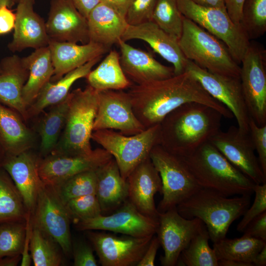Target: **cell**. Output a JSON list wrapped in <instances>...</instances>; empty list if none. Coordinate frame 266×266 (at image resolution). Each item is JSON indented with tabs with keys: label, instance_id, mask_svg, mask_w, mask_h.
<instances>
[{
	"label": "cell",
	"instance_id": "6da1fadb",
	"mask_svg": "<svg viewBox=\"0 0 266 266\" xmlns=\"http://www.w3.org/2000/svg\"><path fill=\"white\" fill-rule=\"evenodd\" d=\"M128 93L135 116L146 128L160 124L171 111L191 102L211 106L224 117H234L227 107L212 97L188 71L167 78L137 84L131 87Z\"/></svg>",
	"mask_w": 266,
	"mask_h": 266
},
{
	"label": "cell",
	"instance_id": "7a4b0ae2",
	"mask_svg": "<svg viewBox=\"0 0 266 266\" xmlns=\"http://www.w3.org/2000/svg\"><path fill=\"white\" fill-rule=\"evenodd\" d=\"M222 114L199 102L184 103L169 113L160 124V144L175 155L185 157L221 129Z\"/></svg>",
	"mask_w": 266,
	"mask_h": 266
},
{
	"label": "cell",
	"instance_id": "3957f363",
	"mask_svg": "<svg viewBox=\"0 0 266 266\" xmlns=\"http://www.w3.org/2000/svg\"><path fill=\"white\" fill-rule=\"evenodd\" d=\"M250 195L233 198L201 188L176 206L184 218H198L205 225L210 239L217 242L225 237L233 222L242 216L250 203Z\"/></svg>",
	"mask_w": 266,
	"mask_h": 266
},
{
	"label": "cell",
	"instance_id": "277c9868",
	"mask_svg": "<svg viewBox=\"0 0 266 266\" xmlns=\"http://www.w3.org/2000/svg\"><path fill=\"white\" fill-rule=\"evenodd\" d=\"M181 157L201 188L228 197L254 193L256 184L234 167L209 141Z\"/></svg>",
	"mask_w": 266,
	"mask_h": 266
},
{
	"label": "cell",
	"instance_id": "5b68a950",
	"mask_svg": "<svg viewBox=\"0 0 266 266\" xmlns=\"http://www.w3.org/2000/svg\"><path fill=\"white\" fill-rule=\"evenodd\" d=\"M69 106L65 125L51 153L78 155L90 153V140L98 104V91L88 85L68 94Z\"/></svg>",
	"mask_w": 266,
	"mask_h": 266
},
{
	"label": "cell",
	"instance_id": "8992f818",
	"mask_svg": "<svg viewBox=\"0 0 266 266\" xmlns=\"http://www.w3.org/2000/svg\"><path fill=\"white\" fill-rule=\"evenodd\" d=\"M178 43L186 58L200 67L213 73L239 78L240 66L226 45L184 16Z\"/></svg>",
	"mask_w": 266,
	"mask_h": 266
},
{
	"label": "cell",
	"instance_id": "52a82bcc",
	"mask_svg": "<svg viewBox=\"0 0 266 266\" xmlns=\"http://www.w3.org/2000/svg\"><path fill=\"white\" fill-rule=\"evenodd\" d=\"M161 125L146 128L140 133L126 135L112 130L93 131L91 139L100 145L115 160L122 177L149 157L153 148L160 144Z\"/></svg>",
	"mask_w": 266,
	"mask_h": 266
},
{
	"label": "cell",
	"instance_id": "ba28073f",
	"mask_svg": "<svg viewBox=\"0 0 266 266\" xmlns=\"http://www.w3.org/2000/svg\"><path fill=\"white\" fill-rule=\"evenodd\" d=\"M182 15L221 40L233 59L241 63L250 40L240 24L234 23L226 8L206 7L190 0H177Z\"/></svg>",
	"mask_w": 266,
	"mask_h": 266
},
{
	"label": "cell",
	"instance_id": "9c48e42d",
	"mask_svg": "<svg viewBox=\"0 0 266 266\" xmlns=\"http://www.w3.org/2000/svg\"><path fill=\"white\" fill-rule=\"evenodd\" d=\"M149 157L162 182L163 198L157 208L159 212L176 207L201 188L183 159L160 144L153 148Z\"/></svg>",
	"mask_w": 266,
	"mask_h": 266
},
{
	"label": "cell",
	"instance_id": "30bf717a",
	"mask_svg": "<svg viewBox=\"0 0 266 266\" xmlns=\"http://www.w3.org/2000/svg\"><path fill=\"white\" fill-rule=\"evenodd\" d=\"M30 222L32 227L54 239L66 257H71V219L65 204L52 186L43 183L40 187Z\"/></svg>",
	"mask_w": 266,
	"mask_h": 266
},
{
	"label": "cell",
	"instance_id": "8fae6325",
	"mask_svg": "<svg viewBox=\"0 0 266 266\" xmlns=\"http://www.w3.org/2000/svg\"><path fill=\"white\" fill-rule=\"evenodd\" d=\"M241 63L239 78L250 117L263 126L266 124V50L250 42Z\"/></svg>",
	"mask_w": 266,
	"mask_h": 266
},
{
	"label": "cell",
	"instance_id": "7c38bea8",
	"mask_svg": "<svg viewBox=\"0 0 266 266\" xmlns=\"http://www.w3.org/2000/svg\"><path fill=\"white\" fill-rule=\"evenodd\" d=\"M185 71L192 74L212 97L231 111L241 133H249L250 117L239 78L210 72L188 59Z\"/></svg>",
	"mask_w": 266,
	"mask_h": 266
},
{
	"label": "cell",
	"instance_id": "4fadbf2b",
	"mask_svg": "<svg viewBox=\"0 0 266 266\" xmlns=\"http://www.w3.org/2000/svg\"><path fill=\"white\" fill-rule=\"evenodd\" d=\"M80 231H108L136 237L153 236L158 228V219L147 216L139 212L128 200L109 215L74 223Z\"/></svg>",
	"mask_w": 266,
	"mask_h": 266
},
{
	"label": "cell",
	"instance_id": "5bb4252c",
	"mask_svg": "<svg viewBox=\"0 0 266 266\" xmlns=\"http://www.w3.org/2000/svg\"><path fill=\"white\" fill-rule=\"evenodd\" d=\"M146 128L135 116L128 93L122 90L98 91V104L93 131L116 130L132 135Z\"/></svg>",
	"mask_w": 266,
	"mask_h": 266
},
{
	"label": "cell",
	"instance_id": "9a60e30c",
	"mask_svg": "<svg viewBox=\"0 0 266 266\" xmlns=\"http://www.w3.org/2000/svg\"><path fill=\"white\" fill-rule=\"evenodd\" d=\"M85 232L102 266H136L153 236L136 237L101 231Z\"/></svg>",
	"mask_w": 266,
	"mask_h": 266
},
{
	"label": "cell",
	"instance_id": "2e32d148",
	"mask_svg": "<svg viewBox=\"0 0 266 266\" xmlns=\"http://www.w3.org/2000/svg\"><path fill=\"white\" fill-rule=\"evenodd\" d=\"M209 141L237 169L256 184L266 183L250 135L243 133L237 127L230 126L226 132L221 130Z\"/></svg>",
	"mask_w": 266,
	"mask_h": 266
},
{
	"label": "cell",
	"instance_id": "e0dca14e",
	"mask_svg": "<svg viewBox=\"0 0 266 266\" xmlns=\"http://www.w3.org/2000/svg\"><path fill=\"white\" fill-rule=\"evenodd\" d=\"M156 233L164 255L161 258L164 266L177 265L182 251L187 246L203 222L198 218L186 219L177 211L176 207L159 212Z\"/></svg>",
	"mask_w": 266,
	"mask_h": 266
},
{
	"label": "cell",
	"instance_id": "ac0fdd59",
	"mask_svg": "<svg viewBox=\"0 0 266 266\" xmlns=\"http://www.w3.org/2000/svg\"><path fill=\"white\" fill-rule=\"evenodd\" d=\"M112 158L102 148H97L84 155L51 153L43 157L39 156L38 169L43 183L55 186L80 173L96 170Z\"/></svg>",
	"mask_w": 266,
	"mask_h": 266
},
{
	"label": "cell",
	"instance_id": "d6986e66",
	"mask_svg": "<svg viewBox=\"0 0 266 266\" xmlns=\"http://www.w3.org/2000/svg\"><path fill=\"white\" fill-rule=\"evenodd\" d=\"M49 38L58 41L89 42L87 19L70 0H54L45 23Z\"/></svg>",
	"mask_w": 266,
	"mask_h": 266
},
{
	"label": "cell",
	"instance_id": "ffe728a7",
	"mask_svg": "<svg viewBox=\"0 0 266 266\" xmlns=\"http://www.w3.org/2000/svg\"><path fill=\"white\" fill-rule=\"evenodd\" d=\"M121 39H139L147 43L155 52L173 66L175 75L185 71L187 59L182 52L178 39L166 33L152 21L129 25Z\"/></svg>",
	"mask_w": 266,
	"mask_h": 266
},
{
	"label": "cell",
	"instance_id": "44dd1931",
	"mask_svg": "<svg viewBox=\"0 0 266 266\" xmlns=\"http://www.w3.org/2000/svg\"><path fill=\"white\" fill-rule=\"evenodd\" d=\"M39 159L38 154L31 150L17 156L6 157L2 167L13 181L30 216L43 183L38 169Z\"/></svg>",
	"mask_w": 266,
	"mask_h": 266
},
{
	"label": "cell",
	"instance_id": "7402d4cb",
	"mask_svg": "<svg viewBox=\"0 0 266 266\" xmlns=\"http://www.w3.org/2000/svg\"><path fill=\"white\" fill-rule=\"evenodd\" d=\"M128 200L143 214L158 218L159 212L156 207L154 196L162 193L160 175L150 157L138 165L127 178Z\"/></svg>",
	"mask_w": 266,
	"mask_h": 266
},
{
	"label": "cell",
	"instance_id": "603a6c76",
	"mask_svg": "<svg viewBox=\"0 0 266 266\" xmlns=\"http://www.w3.org/2000/svg\"><path fill=\"white\" fill-rule=\"evenodd\" d=\"M117 44L122 69L128 78L137 84L174 75L173 67L162 64L150 53L136 48L121 39Z\"/></svg>",
	"mask_w": 266,
	"mask_h": 266
},
{
	"label": "cell",
	"instance_id": "cb8c5ba5",
	"mask_svg": "<svg viewBox=\"0 0 266 266\" xmlns=\"http://www.w3.org/2000/svg\"><path fill=\"white\" fill-rule=\"evenodd\" d=\"M33 4V0L18 1L13 39L8 46L13 52L48 46L45 23L34 12Z\"/></svg>",
	"mask_w": 266,
	"mask_h": 266
},
{
	"label": "cell",
	"instance_id": "d4e9b609",
	"mask_svg": "<svg viewBox=\"0 0 266 266\" xmlns=\"http://www.w3.org/2000/svg\"><path fill=\"white\" fill-rule=\"evenodd\" d=\"M54 67L50 80L55 82L91 60L102 56L109 48L92 41L81 45L51 39L48 44Z\"/></svg>",
	"mask_w": 266,
	"mask_h": 266
},
{
	"label": "cell",
	"instance_id": "484cf974",
	"mask_svg": "<svg viewBox=\"0 0 266 266\" xmlns=\"http://www.w3.org/2000/svg\"><path fill=\"white\" fill-rule=\"evenodd\" d=\"M0 67V103L16 111L26 122L29 119L22 90L28 78L29 70L22 58L17 55L4 58Z\"/></svg>",
	"mask_w": 266,
	"mask_h": 266
},
{
	"label": "cell",
	"instance_id": "4316f807",
	"mask_svg": "<svg viewBox=\"0 0 266 266\" xmlns=\"http://www.w3.org/2000/svg\"><path fill=\"white\" fill-rule=\"evenodd\" d=\"M37 135L15 110L0 103V143L6 157L33 150Z\"/></svg>",
	"mask_w": 266,
	"mask_h": 266
},
{
	"label": "cell",
	"instance_id": "83f0119b",
	"mask_svg": "<svg viewBox=\"0 0 266 266\" xmlns=\"http://www.w3.org/2000/svg\"><path fill=\"white\" fill-rule=\"evenodd\" d=\"M95 195L99 202L102 215L112 213L128 198L127 180L124 179L115 160L112 158L96 170Z\"/></svg>",
	"mask_w": 266,
	"mask_h": 266
},
{
	"label": "cell",
	"instance_id": "f1b7e54d",
	"mask_svg": "<svg viewBox=\"0 0 266 266\" xmlns=\"http://www.w3.org/2000/svg\"><path fill=\"white\" fill-rule=\"evenodd\" d=\"M87 19L89 41L108 48L121 39L128 25L125 18L101 2L90 12Z\"/></svg>",
	"mask_w": 266,
	"mask_h": 266
},
{
	"label": "cell",
	"instance_id": "f546056e",
	"mask_svg": "<svg viewBox=\"0 0 266 266\" xmlns=\"http://www.w3.org/2000/svg\"><path fill=\"white\" fill-rule=\"evenodd\" d=\"M102 56L96 58L66 74L56 81H49L41 90L33 102L28 108L29 119L39 115L46 108L64 100L73 84L86 77Z\"/></svg>",
	"mask_w": 266,
	"mask_h": 266
},
{
	"label": "cell",
	"instance_id": "4dcf8cb0",
	"mask_svg": "<svg viewBox=\"0 0 266 266\" xmlns=\"http://www.w3.org/2000/svg\"><path fill=\"white\" fill-rule=\"evenodd\" d=\"M22 60L29 70L28 78L22 90V98L28 108L50 81L54 70L48 46L36 49Z\"/></svg>",
	"mask_w": 266,
	"mask_h": 266
},
{
	"label": "cell",
	"instance_id": "1f68e13d",
	"mask_svg": "<svg viewBox=\"0 0 266 266\" xmlns=\"http://www.w3.org/2000/svg\"><path fill=\"white\" fill-rule=\"evenodd\" d=\"M86 78L88 85L98 91L122 90L131 86L121 67L120 55L115 50H111Z\"/></svg>",
	"mask_w": 266,
	"mask_h": 266
},
{
	"label": "cell",
	"instance_id": "d6a6232c",
	"mask_svg": "<svg viewBox=\"0 0 266 266\" xmlns=\"http://www.w3.org/2000/svg\"><path fill=\"white\" fill-rule=\"evenodd\" d=\"M69 106L68 95L61 102L51 106L38 123L40 137L38 155L43 157L55 150L64 128Z\"/></svg>",
	"mask_w": 266,
	"mask_h": 266
},
{
	"label": "cell",
	"instance_id": "836d02e7",
	"mask_svg": "<svg viewBox=\"0 0 266 266\" xmlns=\"http://www.w3.org/2000/svg\"><path fill=\"white\" fill-rule=\"evenodd\" d=\"M30 215L23 198L8 173L0 168V224L25 221Z\"/></svg>",
	"mask_w": 266,
	"mask_h": 266
},
{
	"label": "cell",
	"instance_id": "e575fe53",
	"mask_svg": "<svg viewBox=\"0 0 266 266\" xmlns=\"http://www.w3.org/2000/svg\"><path fill=\"white\" fill-rule=\"evenodd\" d=\"M266 245V241L243 235L241 237H225L213 242V248L218 260H232L250 264L258 253Z\"/></svg>",
	"mask_w": 266,
	"mask_h": 266
},
{
	"label": "cell",
	"instance_id": "d590c367",
	"mask_svg": "<svg viewBox=\"0 0 266 266\" xmlns=\"http://www.w3.org/2000/svg\"><path fill=\"white\" fill-rule=\"evenodd\" d=\"M209 235L203 223L182 251L177 264L186 266H218V260L213 248L209 246Z\"/></svg>",
	"mask_w": 266,
	"mask_h": 266
},
{
	"label": "cell",
	"instance_id": "8d00e7d4",
	"mask_svg": "<svg viewBox=\"0 0 266 266\" xmlns=\"http://www.w3.org/2000/svg\"><path fill=\"white\" fill-rule=\"evenodd\" d=\"M30 249L34 266H60L63 264L65 255L59 244L51 237L32 226Z\"/></svg>",
	"mask_w": 266,
	"mask_h": 266
},
{
	"label": "cell",
	"instance_id": "74e56055",
	"mask_svg": "<svg viewBox=\"0 0 266 266\" xmlns=\"http://www.w3.org/2000/svg\"><path fill=\"white\" fill-rule=\"evenodd\" d=\"M239 24L249 40L263 36L266 31V0H245Z\"/></svg>",
	"mask_w": 266,
	"mask_h": 266
},
{
	"label": "cell",
	"instance_id": "f35d334b",
	"mask_svg": "<svg viewBox=\"0 0 266 266\" xmlns=\"http://www.w3.org/2000/svg\"><path fill=\"white\" fill-rule=\"evenodd\" d=\"M96 170L80 173L52 187L64 203L74 198L95 194L97 185Z\"/></svg>",
	"mask_w": 266,
	"mask_h": 266
},
{
	"label": "cell",
	"instance_id": "ab89813d",
	"mask_svg": "<svg viewBox=\"0 0 266 266\" xmlns=\"http://www.w3.org/2000/svg\"><path fill=\"white\" fill-rule=\"evenodd\" d=\"M183 19L177 0H157L151 21L178 39L182 32Z\"/></svg>",
	"mask_w": 266,
	"mask_h": 266
},
{
	"label": "cell",
	"instance_id": "60d3db41",
	"mask_svg": "<svg viewBox=\"0 0 266 266\" xmlns=\"http://www.w3.org/2000/svg\"><path fill=\"white\" fill-rule=\"evenodd\" d=\"M27 220L0 224V258L21 255L26 235Z\"/></svg>",
	"mask_w": 266,
	"mask_h": 266
},
{
	"label": "cell",
	"instance_id": "b9f144b4",
	"mask_svg": "<svg viewBox=\"0 0 266 266\" xmlns=\"http://www.w3.org/2000/svg\"><path fill=\"white\" fill-rule=\"evenodd\" d=\"M65 204L73 223L102 214L99 202L95 194L74 198Z\"/></svg>",
	"mask_w": 266,
	"mask_h": 266
},
{
	"label": "cell",
	"instance_id": "7bdbcfd3",
	"mask_svg": "<svg viewBox=\"0 0 266 266\" xmlns=\"http://www.w3.org/2000/svg\"><path fill=\"white\" fill-rule=\"evenodd\" d=\"M253 192L255 193L253 203L245 212L242 219L238 224L236 230L238 232H243L251 221L266 211V183L256 184Z\"/></svg>",
	"mask_w": 266,
	"mask_h": 266
},
{
	"label": "cell",
	"instance_id": "ee69618b",
	"mask_svg": "<svg viewBox=\"0 0 266 266\" xmlns=\"http://www.w3.org/2000/svg\"><path fill=\"white\" fill-rule=\"evenodd\" d=\"M157 0H133L129 7L126 20L130 25H136L151 21Z\"/></svg>",
	"mask_w": 266,
	"mask_h": 266
},
{
	"label": "cell",
	"instance_id": "f6af8a7d",
	"mask_svg": "<svg viewBox=\"0 0 266 266\" xmlns=\"http://www.w3.org/2000/svg\"><path fill=\"white\" fill-rule=\"evenodd\" d=\"M249 134L258 159L264 174L266 175V124L259 126L250 117L249 123Z\"/></svg>",
	"mask_w": 266,
	"mask_h": 266
},
{
	"label": "cell",
	"instance_id": "bcb514c9",
	"mask_svg": "<svg viewBox=\"0 0 266 266\" xmlns=\"http://www.w3.org/2000/svg\"><path fill=\"white\" fill-rule=\"evenodd\" d=\"M71 257L74 266H97L92 246L82 239L72 240Z\"/></svg>",
	"mask_w": 266,
	"mask_h": 266
},
{
	"label": "cell",
	"instance_id": "7dc6e473",
	"mask_svg": "<svg viewBox=\"0 0 266 266\" xmlns=\"http://www.w3.org/2000/svg\"><path fill=\"white\" fill-rule=\"evenodd\" d=\"M243 232V235L266 241V211L251 221Z\"/></svg>",
	"mask_w": 266,
	"mask_h": 266
},
{
	"label": "cell",
	"instance_id": "c3c4849f",
	"mask_svg": "<svg viewBox=\"0 0 266 266\" xmlns=\"http://www.w3.org/2000/svg\"><path fill=\"white\" fill-rule=\"evenodd\" d=\"M160 246L157 236L153 235L149 244L137 266H154L157 251Z\"/></svg>",
	"mask_w": 266,
	"mask_h": 266
},
{
	"label": "cell",
	"instance_id": "681fc988",
	"mask_svg": "<svg viewBox=\"0 0 266 266\" xmlns=\"http://www.w3.org/2000/svg\"><path fill=\"white\" fill-rule=\"evenodd\" d=\"M16 15L9 8L3 6L0 8V34L7 33L14 29Z\"/></svg>",
	"mask_w": 266,
	"mask_h": 266
},
{
	"label": "cell",
	"instance_id": "f907efd6",
	"mask_svg": "<svg viewBox=\"0 0 266 266\" xmlns=\"http://www.w3.org/2000/svg\"><path fill=\"white\" fill-rule=\"evenodd\" d=\"M245 0H225L227 13L233 21L239 24L243 4Z\"/></svg>",
	"mask_w": 266,
	"mask_h": 266
},
{
	"label": "cell",
	"instance_id": "816d5d0a",
	"mask_svg": "<svg viewBox=\"0 0 266 266\" xmlns=\"http://www.w3.org/2000/svg\"><path fill=\"white\" fill-rule=\"evenodd\" d=\"M27 226L26 235L23 249L21 253V266H30L32 262V256L30 249V235L32 226L30 217L27 220Z\"/></svg>",
	"mask_w": 266,
	"mask_h": 266
},
{
	"label": "cell",
	"instance_id": "f5cc1de1",
	"mask_svg": "<svg viewBox=\"0 0 266 266\" xmlns=\"http://www.w3.org/2000/svg\"><path fill=\"white\" fill-rule=\"evenodd\" d=\"M133 1V0H100V2L108 5L125 18Z\"/></svg>",
	"mask_w": 266,
	"mask_h": 266
},
{
	"label": "cell",
	"instance_id": "db71d44e",
	"mask_svg": "<svg viewBox=\"0 0 266 266\" xmlns=\"http://www.w3.org/2000/svg\"><path fill=\"white\" fill-rule=\"evenodd\" d=\"M77 10L87 18L90 12L100 2V0H70Z\"/></svg>",
	"mask_w": 266,
	"mask_h": 266
},
{
	"label": "cell",
	"instance_id": "11a10c76",
	"mask_svg": "<svg viewBox=\"0 0 266 266\" xmlns=\"http://www.w3.org/2000/svg\"><path fill=\"white\" fill-rule=\"evenodd\" d=\"M199 5L226 8L225 0H190Z\"/></svg>",
	"mask_w": 266,
	"mask_h": 266
},
{
	"label": "cell",
	"instance_id": "9f6ffc18",
	"mask_svg": "<svg viewBox=\"0 0 266 266\" xmlns=\"http://www.w3.org/2000/svg\"><path fill=\"white\" fill-rule=\"evenodd\" d=\"M21 260V255L0 258V266H16Z\"/></svg>",
	"mask_w": 266,
	"mask_h": 266
},
{
	"label": "cell",
	"instance_id": "6f0895ef",
	"mask_svg": "<svg viewBox=\"0 0 266 266\" xmlns=\"http://www.w3.org/2000/svg\"><path fill=\"white\" fill-rule=\"evenodd\" d=\"M253 264L256 266H266V245L256 255L253 261Z\"/></svg>",
	"mask_w": 266,
	"mask_h": 266
},
{
	"label": "cell",
	"instance_id": "680465c9",
	"mask_svg": "<svg viewBox=\"0 0 266 266\" xmlns=\"http://www.w3.org/2000/svg\"><path fill=\"white\" fill-rule=\"evenodd\" d=\"M218 266H253L250 264L232 260H218Z\"/></svg>",
	"mask_w": 266,
	"mask_h": 266
},
{
	"label": "cell",
	"instance_id": "91938a15",
	"mask_svg": "<svg viewBox=\"0 0 266 266\" xmlns=\"http://www.w3.org/2000/svg\"><path fill=\"white\" fill-rule=\"evenodd\" d=\"M14 0H0V8L3 6L11 7L14 3Z\"/></svg>",
	"mask_w": 266,
	"mask_h": 266
},
{
	"label": "cell",
	"instance_id": "94428289",
	"mask_svg": "<svg viewBox=\"0 0 266 266\" xmlns=\"http://www.w3.org/2000/svg\"><path fill=\"white\" fill-rule=\"evenodd\" d=\"M5 158V154L0 143V168L2 167V165Z\"/></svg>",
	"mask_w": 266,
	"mask_h": 266
},
{
	"label": "cell",
	"instance_id": "6125c7cd",
	"mask_svg": "<svg viewBox=\"0 0 266 266\" xmlns=\"http://www.w3.org/2000/svg\"><path fill=\"white\" fill-rule=\"evenodd\" d=\"M14 0L15 2V1L18 2L19 0Z\"/></svg>",
	"mask_w": 266,
	"mask_h": 266
},
{
	"label": "cell",
	"instance_id": "be15d7a7",
	"mask_svg": "<svg viewBox=\"0 0 266 266\" xmlns=\"http://www.w3.org/2000/svg\"><path fill=\"white\" fill-rule=\"evenodd\" d=\"M1 68L0 67V73H1Z\"/></svg>",
	"mask_w": 266,
	"mask_h": 266
}]
</instances>
